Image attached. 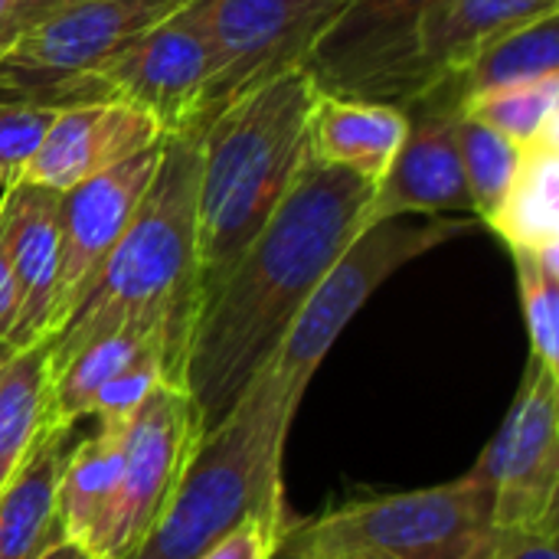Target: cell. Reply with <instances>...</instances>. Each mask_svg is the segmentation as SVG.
<instances>
[{
  "mask_svg": "<svg viewBox=\"0 0 559 559\" xmlns=\"http://www.w3.org/2000/svg\"><path fill=\"white\" fill-rule=\"evenodd\" d=\"M13 354H16V350L0 337V380H3V373H7V367H10V360H13Z\"/></svg>",
  "mask_w": 559,
  "mask_h": 559,
  "instance_id": "cell-34",
  "label": "cell"
},
{
  "mask_svg": "<svg viewBox=\"0 0 559 559\" xmlns=\"http://www.w3.org/2000/svg\"><path fill=\"white\" fill-rule=\"evenodd\" d=\"M462 115L491 128L518 147L559 131V75L485 92L462 105Z\"/></svg>",
  "mask_w": 559,
  "mask_h": 559,
  "instance_id": "cell-25",
  "label": "cell"
},
{
  "mask_svg": "<svg viewBox=\"0 0 559 559\" xmlns=\"http://www.w3.org/2000/svg\"><path fill=\"white\" fill-rule=\"evenodd\" d=\"M72 429L46 423L36 449L0 491V559H39L62 544L56 488L66 455L75 445Z\"/></svg>",
  "mask_w": 559,
  "mask_h": 559,
  "instance_id": "cell-18",
  "label": "cell"
},
{
  "mask_svg": "<svg viewBox=\"0 0 559 559\" xmlns=\"http://www.w3.org/2000/svg\"><path fill=\"white\" fill-rule=\"evenodd\" d=\"M341 0H193L210 46V85L197 134L239 95L305 69Z\"/></svg>",
  "mask_w": 559,
  "mask_h": 559,
  "instance_id": "cell-9",
  "label": "cell"
},
{
  "mask_svg": "<svg viewBox=\"0 0 559 559\" xmlns=\"http://www.w3.org/2000/svg\"><path fill=\"white\" fill-rule=\"evenodd\" d=\"M121 475V436L95 432L69 449L59 488H56V514L59 534L66 544H75L82 554L102 527L108 504L115 498Z\"/></svg>",
  "mask_w": 559,
  "mask_h": 559,
  "instance_id": "cell-21",
  "label": "cell"
},
{
  "mask_svg": "<svg viewBox=\"0 0 559 559\" xmlns=\"http://www.w3.org/2000/svg\"><path fill=\"white\" fill-rule=\"evenodd\" d=\"M3 236L20 292V318L10 334L13 350H26L52 334L59 275V193L36 183H13L0 193Z\"/></svg>",
  "mask_w": 559,
  "mask_h": 559,
  "instance_id": "cell-16",
  "label": "cell"
},
{
  "mask_svg": "<svg viewBox=\"0 0 559 559\" xmlns=\"http://www.w3.org/2000/svg\"><path fill=\"white\" fill-rule=\"evenodd\" d=\"M292 518H249L236 531H229L219 544H213L200 559H272V550Z\"/></svg>",
  "mask_w": 559,
  "mask_h": 559,
  "instance_id": "cell-29",
  "label": "cell"
},
{
  "mask_svg": "<svg viewBox=\"0 0 559 559\" xmlns=\"http://www.w3.org/2000/svg\"><path fill=\"white\" fill-rule=\"evenodd\" d=\"M160 147L164 141L59 193V275H56L52 334L75 311V305L95 282L98 269L128 233L157 174Z\"/></svg>",
  "mask_w": 559,
  "mask_h": 559,
  "instance_id": "cell-14",
  "label": "cell"
},
{
  "mask_svg": "<svg viewBox=\"0 0 559 559\" xmlns=\"http://www.w3.org/2000/svg\"><path fill=\"white\" fill-rule=\"evenodd\" d=\"M373 183L308 154L229 275L203 298L183 360L200 429L219 426L278 354L298 311L364 229Z\"/></svg>",
  "mask_w": 559,
  "mask_h": 559,
  "instance_id": "cell-1",
  "label": "cell"
},
{
  "mask_svg": "<svg viewBox=\"0 0 559 559\" xmlns=\"http://www.w3.org/2000/svg\"><path fill=\"white\" fill-rule=\"evenodd\" d=\"M183 3L190 0H62L0 59V102H98V72Z\"/></svg>",
  "mask_w": 559,
  "mask_h": 559,
  "instance_id": "cell-7",
  "label": "cell"
},
{
  "mask_svg": "<svg viewBox=\"0 0 559 559\" xmlns=\"http://www.w3.org/2000/svg\"><path fill=\"white\" fill-rule=\"evenodd\" d=\"M403 108L409 115V128L393 164L373 187L364 226L393 216L472 213V197L455 141V124L462 115V95L455 82L442 79Z\"/></svg>",
  "mask_w": 559,
  "mask_h": 559,
  "instance_id": "cell-13",
  "label": "cell"
},
{
  "mask_svg": "<svg viewBox=\"0 0 559 559\" xmlns=\"http://www.w3.org/2000/svg\"><path fill=\"white\" fill-rule=\"evenodd\" d=\"M39 559H88V557H85L75 544H66V540H62V544H56L52 550H46Z\"/></svg>",
  "mask_w": 559,
  "mask_h": 559,
  "instance_id": "cell-33",
  "label": "cell"
},
{
  "mask_svg": "<svg viewBox=\"0 0 559 559\" xmlns=\"http://www.w3.org/2000/svg\"><path fill=\"white\" fill-rule=\"evenodd\" d=\"M206 85L210 46L190 0L105 66L95 79V95L138 108L164 138H197Z\"/></svg>",
  "mask_w": 559,
  "mask_h": 559,
  "instance_id": "cell-12",
  "label": "cell"
},
{
  "mask_svg": "<svg viewBox=\"0 0 559 559\" xmlns=\"http://www.w3.org/2000/svg\"><path fill=\"white\" fill-rule=\"evenodd\" d=\"M56 111L33 102H0V193L23 180Z\"/></svg>",
  "mask_w": 559,
  "mask_h": 559,
  "instance_id": "cell-28",
  "label": "cell"
},
{
  "mask_svg": "<svg viewBox=\"0 0 559 559\" xmlns=\"http://www.w3.org/2000/svg\"><path fill=\"white\" fill-rule=\"evenodd\" d=\"M547 13H559V0H445L423 29L419 95L462 72L498 36Z\"/></svg>",
  "mask_w": 559,
  "mask_h": 559,
  "instance_id": "cell-19",
  "label": "cell"
},
{
  "mask_svg": "<svg viewBox=\"0 0 559 559\" xmlns=\"http://www.w3.org/2000/svg\"><path fill=\"white\" fill-rule=\"evenodd\" d=\"M559 75V13L531 20L495 43H488L462 72L449 75L462 95V105L508 85Z\"/></svg>",
  "mask_w": 559,
  "mask_h": 559,
  "instance_id": "cell-24",
  "label": "cell"
},
{
  "mask_svg": "<svg viewBox=\"0 0 559 559\" xmlns=\"http://www.w3.org/2000/svg\"><path fill=\"white\" fill-rule=\"evenodd\" d=\"M160 141L164 134L157 124L124 102L98 98L69 105L56 111L39 151L23 174V183L66 193Z\"/></svg>",
  "mask_w": 559,
  "mask_h": 559,
  "instance_id": "cell-15",
  "label": "cell"
},
{
  "mask_svg": "<svg viewBox=\"0 0 559 559\" xmlns=\"http://www.w3.org/2000/svg\"><path fill=\"white\" fill-rule=\"evenodd\" d=\"M478 226L481 223L475 216H393L364 226L318 282L295 324L288 328L278 354L269 360L285 396L301 406L305 390L334 341L390 275Z\"/></svg>",
  "mask_w": 559,
  "mask_h": 559,
  "instance_id": "cell-6",
  "label": "cell"
},
{
  "mask_svg": "<svg viewBox=\"0 0 559 559\" xmlns=\"http://www.w3.org/2000/svg\"><path fill=\"white\" fill-rule=\"evenodd\" d=\"M20 318V292H16V278H13V265H10V252H7V236H3V206H0V337L10 344V334L16 328Z\"/></svg>",
  "mask_w": 559,
  "mask_h": 559,
  "instance_id": "cell-31",
  "label": "cell"
},
{
  "mask_svg": "<svg viewBox=\"0 0 559 559\" xmlns=\"http://www.w3.org/2000/svg\"><path fill=\"white\" fill-rule=\"evenodd\" d=\"M468 478L491 501L495 547L559 531V373L531 357L511 413Z\"/></svg>",
  "mask_w": 559,
  "mask_h": 559,
  "instance_id": "cell-8",
  "label": "cell"
},
{
  "mask_svg": "<svg viewBox=\"0 0 559 559\" xmlns=\"http://www.w3.org/2000/svg\"><path fill=\"white\" fill-rule=\"evenodd\" d=\"M200 436V416L187 386L160 383L121 432L118 488L85 557L128 559L144 544L174 498Z\"/></svg>",
  "mask_w": 559,
  "mask_h": 559,
  "instance_id": "cell-10",
  "label": "cell"
},
{
  "mask_svg": "<svg viewBox=\"0 0 559 559\" xmlns=\"http://www.w3.org/2000/svg\"><path fill=\"white\" fill-rule=\"evenodd\" d=\"M62 0H0V59L36 29Z\"/></svg>",
  "mask_w": 559,
  "mask_h": 559,
  "instance_id": "cell-30",
  "label": "cell"
},
{
  "mask_svg": "<svg viewBox=\"0 0 559 559\" xmlns=\"http://www.w3.org/2000/svg\"><path fill=\"white\" fill-rule=\"evenodd\" d=\"M485 226L508 249H559V131L521 151L518 174Z\"/></svg>",
  "mask_w": 559,
  "mask_h": 559,
  "instance_id": "cell-20",
  "label": "cell"
},
{
  "mask_svg": "<svg viewBox=\"0 0 559 559\" xmlns=\"http://www.w3.org/2000/svg\"><path fill=\"white\" fill-rule=\"evenodd\" d=\"M491 550V501L462 475L292 521L272 559H488Z\"/></svg>",
  "mask_w": 559,
  "mask_h": 559,
  "instance_id": "cell-5",
  "label": "cell"
},
{
  "mask_svg": "<svg viewBox=\"0 0 559 559\" xmlns=\"http://www.w3.org/2000/svg\"><path fill=\"white\" fill-rule=\"evenodd\" d=\"M197 138H164L157 174L115 252L49 337L52 377L88 344L121 328L183 324L200 311L197 265Z\"/></svg>",
  "mask_w": 559,
  "mask_h": 559,
  "instance_id": "cell-3",
  "label": "cell"
},
{
  "mask_svg": "<svg viewBox=\"0 0 559 559\" xmlns=\"http://www.w3.org/2000/svg\"><path fill=\"white\" fill-rule=\"evenodd\" d=\"M174 334L190 344V328L183 324H157V328H121L95 344H88L82 354H75L56 377L49 390V426H75L92 413V403L98 390L121 373L154 337Z\"/></svg>",
  "mask_w": 559,
  "mask_h": 559,
  "instance_id": "cell-23",
  "label": "cell"
},
{
  "mask_svg": "<svg viewBox=\"0 0 559 559\" xmlns=\"http://www.w3.org/2000/svg\"><path fill=\"white\" fill-rule=\"evenodd\" d=\"M455 141H459V157H462V170H465V183L472 197V213L478 223H488L518 174L524 147L511 144L508 138L495 134L491 128L465 115H459Z\"/></svg>",
  "mask_w": 559,
  "mask_h": 559,
  "instance_id": "cell-26",
  "label": "cell"
},
{
  "mask_svg": "<svg viewBox=\"0 0 559 559\" xmlns=\"http://www.w3.org/2000/svg\"><path fill=\"white\" fill-rule=\"evenodd\" d=\"M295 413L265 367L229 416L200 436L174 498L128 559H200L249 518H288L282 462Z\"/></svg>",
  "mask_w": 559,
  "mask_h": 559,
  "instance_id": "cell-4",
  "label": "cell"
},
{
  "mask_svg": "<svg viewBox=\"0 0 559 559\" xmlns=\"http://www.w3.org/2000/svg\"><path fill=\"white\" fill-rule=\"evenodd\" d=\"M445 0H341L305 72L318 92L406 105L419 95V43Z\"/></svg>",
  "mask_w": 559,
  "mask_h": 559,
  "instance_id": "cell-11",
  "label": "cell"
},
{
  "mask_svg": "<svg viewBox=\"0 0 559 559\" xmlns=\"http://www.w3.org/2000/svg\"><path fill=\"white\" fill-rule=\"evenodd\" d=\"M314 98L318 85L305 69H295L229 102L197 134L200 305L298 180L311 154L308 121Z\"/></svg>",
  "mask_w": 559,
  "mask_h": 559,
  "instance_id": "cell-2",
  "label": "cell"
},
{
  "mask_svg": "<svg viewBox=\"0 0 559 559\" xmlns=\"http://www.w3.org/2000/svg\"><path fill=\"white\" fill-rule=\"evenodd\" d=\"M406 128L409 115L403 105L318 92L308 121V147L321 164L350 170L377 187L393 164Z\"/></svg>",
  "mask_w": 559,
  "mask_h": 559,
  "instance_id": "cell-17",
  "label": "cell"
},
{
  "mask_svg": "<svg viewBox=\"0 0 559 559\" xmlns=\"http://www.w3.org/2000/svg\"><path fill=\"white\" fill-rule=\"evenodd\" d=\"M531 357L559 373V249H511Z\"/></svg>",
  "mask_w": 559,
  "mask_h": 559,
  "instance_id": "cell-27",
  "label": "cell"
},
{
  "mask_svg": "<svg viewBox=\"0 0 559 559\" xmlns=\"http://www.w3.org/2000/svg\"><path fill=\"white\" fill-rule=\"evenodd\" d=\"M557 540L559 531L540 534V537H527V540H514V544H501V547L491 550L488 559H559Z\"/></svg>",
  "mask_w": 559,
  "mask_h": 559,
  "instance_id": "cell-32",
  "label": "cell"
},
{
  "mask_svg": "<svg viewBox=\"0 0 559 559\" xmlns=\"http://www.w3.org/2000/svg\"><path fill=\"white\" fill-rule=\"evenodd\" d=\"M49 337L16 350L0 380V491L23 468L49 423Z\"/></svg>",
  "mask_w": 559,
  "mask_h": 559,
  "instance_id": "cell-22",
  "label": "cell"
}]
</instances>
